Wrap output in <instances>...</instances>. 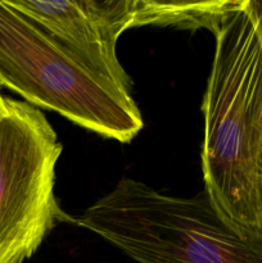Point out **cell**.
Listing matches in <instances>:
<instances>
[{
	"label": "cell",
	"instance_id": "cell-1",
	"mask_svg": "<svg viewBox=\"0 0 262 263\" xmlns=\"http://www.w3.org/2000/svg\"><path fill=\"white\" fill-rule=\"evenodd\" d=\"M215 37L202 104L204 192L236 230L262 239V44L243 2Z\"/></svg>",
	"mask_w": 262,
	"mask_h": 263
},
{
	"label": "cell",
	"instance_id": "cell-2",
	"mask_svg": "<svg viewBox=\"0 0 262 263\" xmlns=\"http://www.w3.org/2000/svg\"><path fill=\"white\" fill-rule=\"evenodd\" d=\"M76 225L138 263H262V239L236 230L204 190L175 197L123 177Z\"/></svg>",
	"mask_w": 262,
	"mask_h": 263
},
{
	"label": "cell",
	"instance_id": "cell-3",
	"mask_svg": "<svg viewBox=\"0 0 262 263\" xmlns=\"http://www.w3.org/2000/svg\"><path fill=\"white\" fill-rule=\"evenodd\" d=\"M86 130L130 143L143 128L133 95L95 74L26 15L0 0V87Z\"/></svg>",
	"mask_w": 262,
	"mask_h": 263
},
{
	"label": "cell",
	"instance_id": "cell-4",
	"mask_svg": "<svg viewBox=\"0 0 262 263\" xmlns=\"http://www.w3.org/2000/svg\"><path fill=\"white\" fill-rule=\"evenodd\" d=\"M63 146L44 113L4 98L0 110V263H25L58 223L74 222L54 194Z\"/></svg>",
	"mask_w": 262,
	"mask_h": 263
},
{
	"label": "cell",
	"instance_id": "cell-5",
	"mask_svg": "<svg viewBox=\"0 0 262 263\" xmlns=\"http://www.w3.org/2000/svg\"><path fill=\"white\" fill-rule=\"evenodd\" d=\"M85 67L131 95L133 80L118 61L122 33L115 0H7Z\"/></svg>",
	"mask_w": 262,
	"mask_h": 263
},
{
	"label": "cell",
	"instance_id": "cell-6",
	"mask_svg": "<svg viewBox=\"0 0 262 263\" xmlns=\"http://www.w3.org/2000/svg\"><path fill=\"white\" fill-rule=\"evenodd\" d=\"M243 0L220 2H159L125 0L127 28L140 26L175 27L197 31L199 28L216 33L226 20L239 9Z\"/></svg>",
	"mask_w": 262,
	"mask_h": 263
},
{
	"label": "cell",
	"instance_id": "cell-7",
	"mask_svg": "<svg viewBox=\"0 0 262 263\" xmlns=\"http://www.w3.org/2000/svg\"><path fill=\"white\" fill-rule=\"evenodd\" d=\"M243 7L251 17L262 44V2L261 0H243Z\"/></svg>",
	"mask_w": 262,
	"mask_h": 263
},
{
	"label": "cell",
	"instance_id": "cell-8",
	"mask_svg": "<svg viewBox=\"0 0 262 263\" xmlns=\"http://www.w3.org/2000/svg\"><path fill=\"white\" fill-rule=\"evenodd\" d=\"M259 204H261V220H262V176H261V182H259Z\"/></svg>",
	"mask_w": 262,
	"mask_h": 263
},
{
	"label": "cell",
	"instance_id": "cell-9",
	"mask_svg": "<svg viewBox=\"0 0 262 263\" xmlns=\"http://www.w3.org/2000/svg\"><path fill=\"white\" fill-rule=\"evenodd\" d=\"M4 98L5 97H3L2 95V89H0V110H2L3 105H4Z\"/></svg>",
	"mask_w": 262,
	"mask_h": 263
},
{
	"label": "cell",
	"instance_id": "cell-10",
	"mask_svg": "<svg viewBox=\"0 0 262 263\" xmlns=\"http://www.w3.org/2000/svg\"><path fill=\"white\" fill-rule=\"evenodd\" d=\"M0 89H2V87H0Z\"/></svg>",
	"mask_w": 262,
	"mask_h": 263
}]
</instances>
